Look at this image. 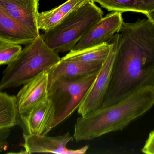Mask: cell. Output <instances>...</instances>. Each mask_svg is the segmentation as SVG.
Segmentation results:
<instances>
[{
  "instance_id": "9",
  "label": "cell",
  "mask_w": 154,
  "mask_h": 154,
  "mask_svg": "<svg viewBox=\"0 0 154 154\" xmlns=\"http://www.w3.org/2000/svg\"><path fill=\"white\" fill-rule=\"evenodd\" d=\"M48 83L47 71L42 72L23 85L17 96L20 115L27 113L48 99Z\"/></svg>"
},
{
  "instance_id": "1",
  "label": "cell",
  "mask_w": 154,
  "mask_h": 154,
  "mask_svg": "<svg viewBox=\"0 0 154 154\" xmlns=\"http://www.w3.org/2000/svg\"><path fill=\"white\" fill-rule=\"evenodd\" d=\"M109 41L115 57L109 86L101 108L146 87H154V24L149 19L123 21Z\"/></svg>"
},
{
  "instance_id": "17",
  "label": "cell",
  "mask_w": 154,
  "mask_h": 154,
  "mask_svg": "<svg viewBox=\"0 0 154 154\" xmlns=\"http://www.w3.org/2000/svg\"><path fill=\"white\" fill-rule=\"evenodd\" d=\"M112 48V44L109 42L82 50H72L62 58L84 63L104 62L109 54Z\"/></svg>"
},
{
  "instance_id": "16",
  "label": "cell",
  "mask_w": 154,
  "mask_h": 154,
  "mask_svg": "<svg viewBox=\"0 0 154 154\" xmlns=\"http://www.w3.org/2000/svg\"><path fill=\"white\" fill-rule=\"evenodd\" d=\"M20 120L17 96L0 92V128H11L17 125Z\"/></svg>"
},
{
  "instance_id": "5",
  "label": "cell",
  "mask_w": 154,
  "mask_h": 154,
  "mask_svg": "<svg viewBox=\"0 0 154 154\" xmlns=\"http://www.w3.org/2000/svg\"><path fill=\"white\" fill-rule=\"evenodd\" d=\"M98 72L82 77H62L51 84L49 87L48 98L52 100L55 107L52 128L78 109Z\"/></svg>"
},
{
  "instance_id": "14",
  "label": "cell",
  "mask_w": 154,
  "mask_h": 154,
  "mask_svg": "<svg viewBox=\"0 0 154 154\" xmlns=\"http://www.w3.org/2000/svg\"><path fill=\"white\" fill-rule=\"evenodd\" d=\"M83 1L84 0H67L58 7L48 11L39 13L38 18L39 30L45 31L55 27Z\"/></svg>"
},
{
  "instance_id": "19",
  "label": "cell",
  "mask_w": 154,
  "mask_h": 154,
  "mask_svg": "<svg viewBox=\"0 0 154 154\" xmlns=\"http://www.w3.org/2000/svg\"><path fill=\"white\" fill-rule=\"evenodd\" d=\"M141 150L145 154H154V130L149 133L148 138Z\"/></svg>"
},
{
  "instance_id": "11",
  "label": "cell",
  "mask_w": 154,
  "mask_h": 154,
  "mask_svg": "<svg viewBox=\"0 0 154 154\" xmlns=\"http://www.w3.org/2000/svg\"><path fill=\"white\" fill-rule=\"evenodd\" d=\"M39 1L0 0V8L38 37L40 35L38 24Z\"/></svg>"
},
{
  "instance_id": "3",
  "label": "cell",
  "mask_w": 154,
  "mask_h": 154,
  "mask_svg": "<svg viewBox=\"0 0 154 154\" xmlns=\"http://www.w3.org/2000/svg\"><path fill=\"white\" fill-rule=\"evenodd\" d=\"M93 0L83 2L61 23L42 35L45 43L57 53L74 49L77 43L103 18Z\"/></svg>"
},
{
  "instance_id": "6",
  "label": "cell",
  "mask_w": 154,
  "mask_h": 154,
  "mask_svg": "<svg viewBox=\"0 0 154 154\" xmlns=\"http://www.w3.org/2000/svg\"><path fill=\"white\" fill-rule=\"evenodd\" d=\"M109 54L103 64L97 77L77 109L82 116L91 114L102 107L109 86L115 57L113 43Z\"/></svg>"
},
{
  "instance_id": "20",
  "label": "cell",
  "mask_w": 154,
  "mask_h": 154,
  "mask_svg": "<svg viewBox=\"0 0 154 154\" xmlns=\"http://www.w3.org/2000/svg\"><path fill=\"white\" fill-rule=\"evenodd\" d=\"M11 128H0V148L1 151L6 150L8 148L7 139L11 133Z\"/></svg>"
},
{
  "instance_id": "10",
  "label": "cell",
  "mask_w": 154,
  "mask_h": 154,
  "mask_svg": "<svg viewBox=\"0 0 154 154\" xmlns=\"http://www.w3.org/2000/svg\"><path fill=\"white\" fill-rule=\"evenodd\" d=\"M55 107L51 99L42 102L25 114L20 115L26 134L47 135L52 129Z\"/></svg>"
},
{
  "instance_id": "18",
  "label": "cell",
  "mask_w": 154,
  "mask_h": 154,
  "mask_svg": "<svg viewBox=\"0 0 154 154\" xmlns=\"http://www.w3.org/2000/svg\"><path fill=\"white\" fill-rule=\"evenodd\" d=\"M22 50L20 45L0 39V64H9Z\"/></svg>"
},
{
  "instance_id": "12",
  "label": "cell",
  "mask_w": 154,
  "mask_h": 154,
  "mask_svg": "<svg viewBox=\"0 0 154 154\" xmlns=\"http://www.w3.org/2000/svg\"><path fill=\"white\" fill-rule=\"evenodd\" d=\"M104 62L84 63L61 58L57 64L48 71L49 87L58 78L82 77L98 72Z\"/></svg>"
},
{
  "instance_id": "21",
  "label": "cell",
  "mask_w": 154,
  "mask_h": 154,
  "mask_svg": "<svg viewBox=\"0 0 154 154\" xmlns=\"http://www.w3.org/2000/svg\"><path fill=\"white\" fill-rule=\"evenodd\" d=\"M146 16L154 24V9L146 14Z\"/></svg>"
},
{
  "instance_id": "7",
  "label": "cell",
  "mask_w": 154,
  "mask_h": 154,
  "mask_svg": "<svg viewBox=\"0 0 154 154\" xmlns=\"http://www.w3.org/2000/svg\"><path fill=\"white\" fill-rule=\"evenodd\" d=\"M24 143L22 146L25 150L22 153L32 154L52 153L57 154H85L89 146L77 149H68L66 146L73 140L69 132L57 137L47 135H29L23 133Z\"/></svg>"
},
{
  "instance_id": "15",
  "label": "cell",
  "mask_w": 154,
  "mask_h": 154,
  "mask_svg": "<svg viewBox=\"0 0 154 154\" xmlns=\"http://www.w3.org/2000/svg\"><path fill=\"white\" fill-rule=\"evenodd\" d=\"M109 11L146 14L154 9V0H93Z\"/></svg>"
},
{
  "instance_id": "8",
  "label": "cell",
  "mask_w": 154,
  "mask_h": 154,
  "mask_svg": "<svg viewBox=\"0 0 154 154\" xmlns=\"http://www.w3.org/2000/svg\"><path fill=\"white\" fill-rule=\"evenodd\" d=\"M123 22L122 12L112 11L109 13L95 25L72 50H82L109 43L119 33Z\"/></svg>"
},
{
  "instance_id": "4",
  "label": "cell",
  "mask_w": 154,
  "mask_h": 154,
  "mask_svg": "<svg viewBox=\"0 0 154 154\" xmlns=\"http://www.w3.org/2000/svg\"><path fill=\"white\" fill-rule=\"evenodd\" d=\"M58 54L51 49L42 35H39L8 65L3 72L0 91L18 87L42 72L48 71L61 60Z\"/></svg>"
},
{
  "instance_id": "2",
  "label": "cell",
  "mask_w": 154,
  "mask_h": 154,
  "mask_svg": "<svg viewBox=\"0 0 154 154\" xmlns=\"http://www.w3.org/2000/svg\"><path fill=\"white\" fill-rule=\"evenodd\" d=\"M154 105V87L144 88L106 108L77 119L74 138L92 140L109 132L122 130Z\"/></svg>"
},
{
  "instance_id": "13",
  "label": "cell",
  "mask_w": 154,
  "mask_h": 154,
  "mask_svg": "<svg viewBox=\"0 0 154 154\" xmlns=\"http://www.w3.org/2000/svg\"><path fill=\"white\" fill-rule=\"evenodd\" d=\"M38 37L0 8V39L19 45L30 44Z\"/></svg>"
}]
</instances>
